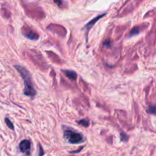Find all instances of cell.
Returning <instances> with one entry per match:
<instances>
[{
	"mask_svg": "<svg viewBox=\"0 0 156 156\" xmlns=\"http://www.w3.org/2000/svg\"><path fill=\"white\" fill-rule=\"evenodd\" d=\"M77 123L82 125V126H85V127H88V125H89V121L88 120H85V119H82V120H79Z\"/></svg>",
	"mask_w": 156,
	"mask_h": 156,
	"instance_id": "52a82bcc",
	"label": "cell"
},
{
	"mask_svg": "<svg viewBox=\"0 0 156 156\" xmlns=\"http://www.w3.org/2000/svg\"><path fill=\"white\" fill-rule=\"evenodd\" d=\"M64 137L69 143L72 144H78L84 141L83 136L79 133L74 132L73 130H65Z\"/></svg>",
	"mask_w": 156,
	"mask_h": 156,
	"instance_id": "7a4b0ae2",
	"label": "cell"
},
{
	"mask_svg": "<svg viewBox=\"0 0 156 156\" xmlns=\"http://www.w3.org/2000/svg\"><path fill=\"white\" fill-rule=\"evenodd\" d=\"M15 68L18 71V73L21 74V77H22L23 80H24V94L26 96L28 97L34 98L36 94V91L34 88L33 82H32L31 77H30V74L29 72L24 67L21 66H15Z\"/></svg>",
	"mask_w": 156,
	"mask_h": 156,
	"instance_id": "6da1fadb",
	"label": "cell"
},
{
	"mask_svg": "<svg viewBox=\"0 0 156 156\" xmlns=\"http://www.w3.org/2000/svg\"><path fill=\"white\" fill-rule=\"evenodd\" d=\"M5 123H6V124H7V126H9V128H10L11 129H14L13 123H12V122L10 121V120H9V118H5Z\"/></svg>",
	"mask_w": 156,
	"mask_h": 156,
	"instance_id": "30bf717a",
	"label": "cell"
},
{
	"mask_svg": "<svg viewBox=\"0 0 156 156\" xmlns=\"http://www.w3.org/2000/svg\"><path fill=\"white\" fill-rule=\"evenodd\" d=\"M62 73L71 80L74 81L77 78V74H76V72L72 71V70H62Z\"/></svg>",
	"mask_w": 156,
	"mask_h": 156,
	"instance_id": "5b68a950",
	"label": "cell"
},
{
	"mask_svg": "<svg viewBox=\"0 0 156 156\" xmlns=\"http://www.w3.org/2000/svg\"><path fill=\"white\" fill-rule=\"evenodd\" d=\"M22 32L24 34V36L25 37H27V39L32 40V41H36L39 38V36L37 33L34 32L33 30L30 28H25V27H23Z\"/></svg>",
	"mask_w": 156,
	"mask_h": 156,
	"instance_id": "277c9868",
	"label": "cell"
},
{
	"mask_svg": "<svg viewBox=\"0 0 156 156\" xmlns=\"http://www.w3.org/2000/svg\"><path fill=\"white\" fill-rule=\"evenodd\" d=\"M104 15H105V14H102V15H99V16L96 17V18H94V19H93V20H91V21H90V22L88 23V24H86V26H85V27H86V28L88 29V30H90V29H91V27H92V26L94 25V24H95V23H96V21H98V20L100 19V18H101L102 17L104 16Z\"/></svg>",
	"mask_w": 156,
	"mask_h": 156,
	"instance_id": "8992f818",
	"label": "cell"
},
{
	"mask_svg": "<svg viewBox=\"0 0 156 156\" xmlns=\"http://www.w3.org/2000/svg\"><path fill=\"white\" fill-rule=\"evenodd\" d=\"M139 32H140V30H139L138 27H135V28L133 29V30H131L130 33H129V37H132L133 36V35L138 34Z\"/></svg>",
	"mask_w": 156,
	"mask_h": 156,
	"instance_id": "9c48e42d",
	"label": "cell"
},
{
	"mask_svg": "<svg viewBox=\"0 0 156 156\" xmlns=\"http://www.w3.org/2000/svg\"><path fill=\"white\" fill-rule=\"evenodd\" d=\"M148 112L156 115V106H155V105H150L149 108V110H148Z\"/></svg>",
	"mask_w": 156,
	"mask_h": 156,
	"instance_id": "ba28073f",
	"label": "cell"
},
{
	"mask_svg": "<svg viewBox=\"0 0 156 156\" xmlns=\"http://www.w3.org/2000/svg\"><path fill=\"white\" fill-rule=\"evenodd\" d=\"M19 149L22 153L29 155L30 154V143L27 140H22L19 144Z\"/></svg>",
	"mask_w": 156,
	"mask_h": 156,
	"instance_id": "3957f363",
	"label": "cell"
},
{
	"mask_svg": "<svg viewBox=\"0 0 156 156\" xmlns=\"http://www.w3.org/2000/svg\"><path fill=\"white\" fill-rule=\"evenodd\" d=\"M53 1H54V2L56 3V4H57L59 6L62 5V0H53Z\"/></svg>",
	"mask_w": 156,
	"mask_h": 156,
	"instance_id": "7c38bea8",
	"label": "cell"
},
{
	"mask_svg": "<svg viewBox=\"0 0 156 156\" xmlns=\"http://www.w3.org/2000/svg\"><path fill=\"white\" fill-rule=\"evenodd\" d=\"M40 151H41V152H40L39 155H44V152H43V149H41V146H40Z\"/></svg>",
	"mask_w": 156,
	"mask_h": 156,
	"instance_id": "4fadbf2b",
	"label": "cell"
},
{
	"mask_svg": "<svg viewBox=\"0 0 156 156\" xmlns=\"http://www.w3.org/2000/svg\"><path fill=\"white\" fill-rule=\"evenodd\" d=\"M120 136H121V140H122V141L126 142V140H128V139H127V136L125 135V134L123 133H122L120 134Z\"/></svg>",
	"mask_w": 156,
	"mask_h": 156,
	"instance_id": "8fae6325",
	"label": "cell"
}]
</instances>
